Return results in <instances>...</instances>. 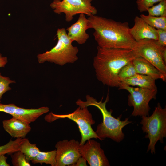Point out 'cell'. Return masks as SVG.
I'll use <instances>...</instances> for the list:
<instances>
[{"mask_svg": "<svg viewBox=\"0 0 166 166\" xmlns=\"http://www.w3.org/2000/svg\"><path fill=\"white\" fill-rule=\"evenodd\" d=\"M148 15L155 16H166V0L160 2L158 4L148 8Z\"/></svg>", "mask_w": 166, "mask_h": 166, "instance_id": "cb8c5ba5", "label": "cell"}, {"mask_svg": "<svg viewBox=\"0 0 166 166\" xmlns=\"http://www.w3.org/2000/svg\"><path fill=\"white\" fill-rule=\"evenodd\" d=\"M132 62L137 73L149 76L155 80L160 79L166 81V76L143 57L138 56Z\"/></svg>", "mask_w": 166, "mask_h": 166, "instance_id": "9a60e30c", "label": "cell"}, {"mask_svg": "<svg viewBox=\"0 0 166 166\" xmlns=\"http://www.w3.org/2000/svg\"><path fill=\"white\" fill-rule=\"evenodd\" d=\"M56 150L48 151L42 152L41 151L37 156L31 161L34 164L39 163L41 165L43 163L49 164L51 166H55Z\"/></svg>", "mask_w": 166, "mask_h": 166, "instance_id": "ac0fdd59", "label": "cell"}, {"mask_svg": "<svg viewBox=\"0 0 166 166\" xmlns=\"http://www.w3.org/2000/svg\"><path fill=\"white\" fill-rule=\"evenodd\" d=\"M7 157L5 154L0 155V166H10L9 164L6 162Z\"/></svg>", "mask_w": 166, "mask_h": 166, "instance_id": "f546056e", "label": "cell"}, {"mask_svg": "<svg viewBox=\"0 0 166 166\" xmlns=\"http://www.w3.org/2000/svg\"><path fill=\"white\" fill-rule=\"evenodd\" d=\"M161 53L163 61L166 65V46L162 47L161 49Z\"/></svg>", "mask_w": 166, "mask_h": 166, "instance_id": "1f68e13d", "label": "cell"}, {"mask_svg": "<svg viewBox=\"0 0 166 166\" xmlns=\"http://www.w3.org/2000/svg\"><path fill=\"white\" fill-rule=\"evenodd\" d=\"M136 73L132 61L121 69L118 73V76L121 82L124 80L134 76Z\"/></svg>", "mask_w": 166, "mask_h": 166, "instance_id": "7402d4cb", "label": "cell"}, {"mask_svg": "<svg viewBox=\"0 0 166 166\" xmlns=\"http://www.w3.org/2000/svg\"><path fill=\"white\" fill-rule=\"evenodd\" d=\"M49 111V107L46 106L28 109L17 106L12 116L30 124Z\"/></svg>", "mask_w": 166, "mask_h": 166, "instance_id": "2e32d148", "label": "cell"}, {"mask_svg": "<svg viewBox=\"0 0 166 166\" xmlns=\"http://www.w3.org/2000/svg\"><path fill=\"white\" fill-rule=\"evenodd\" d=\"M80 142L74 139L64 140L56 144L55 166H71L81 156L79 151Z\"/></svg>", "mask_w": 166, "mask_h": 166, "instance_id": "30bf717a", "label": "cell"}, {"mask_svg": "<svg viewBox=\"0 0 166 166\" xmlns=\"http://www.w3.org/2000/svg\"><path fill=\"white\" fill-rule=\"evenodd\" d=\"M24 138H17L14 140H10L6 144L0 146V155L7 154L10 155L14 152L19 150L20 144Z\"/></svg>", "mask_w": 166, "mask_h": 166, "instance_id": "44dd1931", "label": "cell"}, {"mask_svg": "<svg viewBox=\"0 0 166 166\" xmlns=\"http://www.w3.org/2000/svg\"><path fill=\"white\" fill-rule=\"evenodd\" d=\"M163 0H137V8L140 12L147 11V9L155 3Z\"/></svg>", "mask_w": 166, "mask_h": 166, "instance_id": "484cf974", "label": "cell"}, {"mask_svg": "<svg viewBox=\"0 0 166 166\" xmlns=\"http://www.w3.org/2000/svg\"><path fill=\"white\" fill-rule=\"evenodd\" d=\"M93 0H54L50 5L53 12L65 15V20L70 22L78 14H83L89 16L97 13L96 8L92 6Z\"/></svg>", "mask_w": 166, "mask_h": 166, "instance_id": "ba28073f", "label": "cell"}, {"mask_svg": "<svg viewBox=\"0 0 166 166\" xmlns=\"http://www.w3.org/2000/svg\"><path fill=\"white\" fill-rule=\"evenodd\" d=\"M8 62L6 57L2 56L0 53V67H4Z\"/></svg>", "mask_w": 166, "mask_h": 166, "instance_id": "4dcf8cb0", "label": "cell"}, {"mask_svg": "<svg viewBox=\"0 0 166 166\" xmlns=\"http://www.w3.org/2000/svg\"><path fill=\"white\" fill-rule=\"evenodd\" d=\"M66 31L64 28L57 29L56 45L50 50L37 55L39 63L47 61L62 66L68 63H73L78 59V49L72 45Z\"/></svg>", "mask_w": 166, "mask_h": 166, "instance_id": "277c9868", "label": "cell"}, {"mask_svg": "<svg viewBox=\"0 0 166 166\" xmlns=\"http://www.w3.org/2000/svg\"><path fill=\"white\" fill-rule=\"evenodd\" d=\"M19 151L22 152L30 161L34 158L40 150L36 144H32L28 139L24 138L21 143Z\"/></svg>", "mask_w": 166, "mask_h": 166, "instance_id": "d6986e66", "label": "cell"}, {"mask_svg": "<svg viewBox=\"0 0 166 166\" xmlns=\"http://www.w3.org/2000/svg\"><path fill=\"white\" fill-rule=\"evenodd\" d=\"M157 30L158 43L162 46H166V30L158 29Z\"/></svg>", "mask_w": 166, "mask_h": 166, "instance_id": "83f0119b", "label": "cell"}, {"mask_svg": "<svg viewBox=\"0 0 166 166\" xmlns=\"http://www.w3.org/2000/svg\"><path fill=\"white\" fill-rule=\"evenodd\" d=\"M2 124L4 130L14 138H25L31 130L29 124L13 117L3 120Z\"/></svg>", "mask_w": 166, "mask_h": 166, "instance_id": "5bb4252c", "label": "cell"}, {"mask_svg": "<svg viewBox=\"0 0 166 166\" xmlns=\"http://www.w3.org/2000/svg\"><path fill=\"white\" fill-rule=\"evenodd\" d=\"M141 118L142 130L147 134L145 138L149 140L147 152L150 151L155 154L157 142L163 143V138L166 137V108H162L158 103L151 115L142 116Z\"/></svg>", "mask_w": 166, "mask_h": 166, "instance_id": "5b68a950", "label": "cell"}, {"mask_svg": "<svg viewBox=\"0 0 166 166\" xmlns=\"http://www.w3.org/2000/svg\"><path fill=\"white\" fill-rule=\"evenodd\" d=\"M134 22V24L130 28L129 31L136 42L144 39L158 40L157 30L150 26L140 17L136 16Z\"/></svg>", "mask_w": 166, "mask_h": 166, "instance_id": "7c38bea8", "label": "cell"}, {"mask_svg": "<svg viewBox=\"0 0 166 166\" xmlns=\"http://www.w3.org/2000/svg\"><path fill=\"white\" fill-rule=\"evenodd\" d=\"M119 89H125L129 93L128 96V105L133 107L132 116H149L150 100L156 98L157 89L134 87L120 84Z\"/></svg>", "mask_w": 166, "mask_h": 166, "instance_id": "52a82bcc", "label": "cell"}, {"mask_svg": "<svg viewBox=\"0 0 166 166\" xmlns=\"http://www.w3.org/2000/svg\"><path fill=\"white\" fill-rule=\"evenodd\" d=\"M88 22L85 14H80L76 22L67 28L68 36L72 42L76 41L79 44L86 42L89 37L86 32L88 29Z\"/></svg>", "mask_w": 166, "mask_h": 166, "instance_id": "4fadbf2b", "label": "cell"}, {"mask_svg": "<svg viewBox=\"0 0 166 166\" xmlns=\"http://www.w3.org/2000/svg\"><path fill=\"white\" fill-rule=\"evenodd\" d=\"M17 106L13 103L9 104L0 103V112H4L12 116Z\"/></svg>", "mask_w": 166, "mask_h": 166, "instance_id": "4316f807", "label": "cell"}, {"mask_svg": "<svg viewBox=\"0 0 166 166\" xmlns=\"http://www.w3.org/2000/svg\"><path fill=\"white\" fill-rule=\"evenodd\" d=\"M86 160L83 157L81 156L77 160V161L73 164L71 166H87Z\"/></svg>", "mask_w": 166, "mask_h": 166, "instance_id": "f1b7e54d", "label": "cell"}, {"mask_svg": "<svg viewBox=\"0 0 166 166\" xmlns=\"http://www.w3.org/2000/svg\"><path fill=\"white\" fill-rule=\"evenodd\" d=\"M14 166H30V160L21 151L18 150L10 155Z\"/></svg>", "mask_w": 166, "mask_h": 166, "instance_id": "603a6c76", "label": "cell"}, {"mask_svg": "<svg viewBox=\"0 0 166 166\" xmlns=\"http://www.w3.org/2000/svg\"><path fill=\"white\" fill-rule=\"evenodd\" d=\"M120 84L130 86H137L150 89H157L155 80L149 76L138 73L124 80Z\"/></svg>", "mask_w": 166, "mask_h": 166, "instance_id": "e0dca14e", "label": "cell"}, {"mask_svg": "<svg viewBox=\"0 0 166 166\" xmlns=\"http://www.w3.org/2000/svg\"><path fill=\"white\" fill-rule=\"evenodd\" d=\"M81 156L84 158L90 166H109L110 164L100 143L91 139L80 145Z\"/></svg>", "mask_w": 166, "mask_h": 166, "instance_id": "8fae6325", "label": "cell"}, {"mask_svg": "<svg viewBox=\"0 0 166 166\" xmlns=\"http://www.w3.org/2000/svg\"><path fill=\"white\" fill-rule=\"evenodd\" d=\"M137 42L134 49L139 56L145 59L166 76V65L162 58L161 51L163 46L157 40L144 39Z\"/></svg>", "mask_w": 166, "mask_h": 166, "instance_id": "9c48e42d", "label": "cell"}, {"mask_svg": "<svg viewBox=\"0 0 166 166\" xmlns=\"http://www.w3.org/2000/svg\"><path fill=\"white\" fill-rule=\"evenodd\" d=\"M15 80H11L9 77L4 76L0 72V103L3 95L6 92L11 90L9 85L15 83Z\"/></svg>", "mask_w": 166, "mask_h": 166, "instance_id": "d4e9b609", "label": "cell"}, {"mask_svg": "<svg viewBox=\"0 0 166 166\" xmlns=\"http://www.w3.org/2000/svg\"><path fill=\"white\" fill-rule=\"evenodd\" d=\"M88 29L93 28V35L98 46L134 49L137 42L131 34L128 22H117L94 15L87 18Z\"/></svg>", "mask_w": 166, "mask_h": 166, "instance_id": "6da1fadb", "label": "cell"}, {"mask_svg": "<svg viewBox=\"0 0 166 166\" xmlns=\"http://www.w3.org/2000/svg\"><path fill=\"white\" fill-rule=\"evenodd\" d=\"M85 97L86 101L78 99L76 104L81 108L94 106L98 108L101 112L103 117V121L98 125L95 131L99 139L102 140L106 138H109L117 143L122 141L124 137L122 129L125 126L132 122L128 120V118L121 121V115L117 118L112 116V110L109 111L106 108V103L109 101L108 94L105 101L103 102L102 101L103 97L99 102L89 95H86Z\"/></svg>", "mask_w": 166, "mask_h": 166, "instance_id": "3957f363", "label": "cell"}, {"mask_svg": "<svg viewBox=\"0 0 166 166\" xmlns=\"http://www.w3.org/2000/svg\"><path fill=\"white\" fill-rule=\"evenodd\" d=\"M93 65L97 79L104 85L118 87V74L121 69L139 56L135 49L104 48L98 46Z\"/></svg>", "mask_w": 166, "mask_h": 166, "instance_id": "7a4b0ae2", "label": "cell"}, {"mask_svg": "<svg viewBox=\"0 0 166 166\" xmlns=\"http://www.w3.org/2000/svg\"><path fill=\"white\" fill-rule=\"evenodd\" d=\"M68 118L74 121L77 124L81 135L80 145L84 144L90 139H99V137L93 129L91 125L95 123L92 114L88 107H78L73 112L68 114L58 115L51 112L47 115L45 119L49 122H51L59 119Z\"/></svg>", "mask_w": 166, "mask_h": 166, "instance_id": "8992f818", "label": "cell"}, {"mask_svg": "<svg viewBox=\"0 0 166 166\" xmlns=\"http://www.w3.org/2000/svg\"><path fill=\"white\" fill-rule=\"evenodd\" d=\"M140 17L148 25L155 28L166 30V16H155L142 14Z\"/></svg>", "mask_w": 166, "mask_h": 166, "instance_id": "ffe728a7", "label": "cell"}]
</instances>
